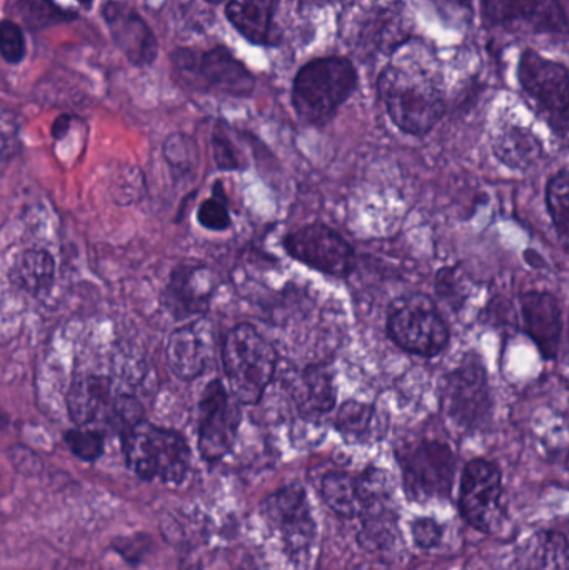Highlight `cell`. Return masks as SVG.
<instances>
[{
	"instance_id": "obj_28",
	"label": "cell",
	"mask_w": 569,
	"mask_h": 570,
	"mask_svg": "<svg viewBox=\"0 0 569 570\" xmlns=\"http://www.w3.org/2000/svg\"><path fill=\"white\" fill-rule=\"evenodd\" d=\"M567 539L553 532L538 535L528 552L531 570H560L567 568Z\"/></svg>"
},
{
	"instance_id": "obj_40",
	"label": "cell",
	"mask_w": 569,
	"mask_h": 570,
	"mask_svg": "<svg viewBox=\"0 0 569 570\" xmlns=\"http://www.w3.org/2000/svg\"><path fill=\"white\" fill-rule=\"evenodd\" d=\"M7 424H9V417L0 411V429L7 428Z\"/></svg>"
},
{
	"instance_id": "obj_3",
	"label": "cell",
	"mask_w": 569,
	"mask_h": 570,
	"mask_svg": "<svg viewBox=\"0 0 569 570\" xmlns=\"http://www.w3.org/2000/svg\"><path fill=\"white\" fill-rule=\"evenodd\" d=\"M356 86V69L344 57L313 60L300 70L294 80V110L303 122L324 126L333 119Z\"/></svg>"
},
{
	"instance_id": "obj_12",
	"label": "cell",
	"mask_w": 569,
	"mask_h": 570,
	"mask_svg": "<svg viewBox=\"0 0 569 570\" xmlns=\"http://www.w3.org/2000/svg\"><path fill=\"white\" fill-rule=\"evenodd\" d=\"M174 59L189 82L199 89L246 97L256 86L253 73L223 47H216L203 53L179 50Z\"/></svg>"
},
{
	"instance_id": "obj_2",
	"label": "cell",
	"mask_w": 569,
	"mask_h": 570,
	"mask_svg": "<svg viewBox=\"0 0 569 570\" xmlns=\"http://www.w3.org/2000/svg\"><path fill=\"white\" fill-rule=\"evenodd\" d=\"M127 465L144 481L180 484L190 469V449L179 432L140 421L122 432Z\"/></svg>"
},
{
	"instance_id": "obj_22",
	"label": "cell",
	"mask_w": 569,
	"mask_h": 570,
	"mask_svg": "<svg viewBox=\"0 0 569 570\" xmlns=\"http://www.w3.org/2000/svg\"><path fill=\"white\" fill-rule=\"evenodd\" d=\"M277 2L279 0H229L227 19L251 42L271 43Z\"/></svg>"
},
{
	"instance_id": "obj_35",
	"label": "cell",
	"mask_w": 569,
	"mask_h": 570,
	"mask_svg": "<svg viewBox=\"0 0 569 570\" xmlns=\"http://www.w3.org/2000/svg\"><path fill=\"white\" fill-rule=\"evenodd\" d=\"M20 149L19 122L10 112H0V163L16 156Z\"/></svg>"
},
{
	"instance_id": "obj_26",
	"label": "cell",
	"mask_w": 569,
	"mask_h": 570,
	"mask_svg": "<svg viewBox=\"0 0 569 570\" xmlns=\"http://www.w3.org/2000/svg\"><path fill=\"white\" fill-rule=\"evenodd\" d=\"M321 495L331 511L344 519L356 518L360 512L357 501L356 478L346 472H330L323 479Z\"/></svg>"
},
{
	"instance_id": "obj_8",
	"label": "cell",
	"mask_w": 569,
	"mask_h": 570,
	"mask_svg": "<svg viewBox=\"0 0 569 570\" xmlns=\"http://www.w3.org/2000/svg\"><path fill=\"white\" fill-rule=\"evenodd\" d=\"M524 92L537 104L555 132L567 137L569 122L568 70L561 63L527 50L518 69Z\"/></svg>"
},
{
	"instance_id": "obj_15",
	"label": "cell",
	"mask_w": 569,
	"mask_h": 570,
	"mask_svg": "<svg viewBox=\"0 0 569 570\" xmlns=\"http://www.w3.org/2000/svg\"><path fill=\"white\" fill-rule=\"evenodd\" d=\"M413 17L401 2L364 12L354 26V47L363 53H393L410 42Z\"/></svg>"
},
{
	"instance_id": "obj_9",
	"label": "cell",
	"mask_w": 569,
	"mask_h": 570,
	"mask_svg": "<svg viewBox=\"0 0 569 570\" xmlns=\"http://www.w3.org/2000/svg\"><path fill=\"white\" fill-rule=\"evenodd\" d=\"M241 419L239 401L219 379L209 382L199 402V451L204 461L214 464L233 451Z\"/></svg>"
},
{
	"instance_id": "obj_21",
	"label": "cell",
	"mask_w": 569,
	"mask_h": 570,
	"mask_svg": "<svg viewBox=\"0 0 569 570\" xmlns=\"http://www.w3.org/2000/svg\"><path fill=\"white\" fill-rule=\"evenodd\" d=\"M112 402L109 381L102 377L76 379L67 395L70 417L79 428L92 424L100 415L107 421Z\"/></svg>"
},
{
	"instance_id": "obj_4",
	"label": "cell",
	"mask_w": 569,
	"mask_h": 570,
	"mask_svg": "<svg viewBox=\"0 0 569 570\" xmlns=\"http://www.w3.org/2000/svg\"><path fill=\"white\" fill-rule=\"evenodd\" d=\"M223 364L234 397L254 405L273 382L277 352L254 325L239 324L224 338Z\"/></svg>"
},
{
	"instance_id": "obj_20",
	"label": "cell",
	"mask_w": 569,
	"mask_h": 570,
	"mask_svg": "<svg viewBox=\"0 0 569 570\" xmlns=\"http://www.w3.org/2000/svg\"><path fill=\"white\" fill-rule=\"evenodd\" d=\"M291 394L304 417H321L336 405V385L330 368L311 365L291 381Z\"/></svg>"
},
{
	"instance_id": "obj_41",
	"label": "cell",
	"mask_w": 569,
	"mask_h": 570,
	"mask_svg": "<svg viewBox=\"0 0 569 570\" xmlns=\"http://www.w3.org/2000/svg\"><path fill=\"white\" fill-rule=\"evenodd\" d=\"M77 2L82 3V6L89 7L92 3V0H77Z\"/></svg>"
},
{
	"instance_id": "obj_34",
	"label": "cell",
	"mask_w": 569,
	"mask_h": 570,
	"mask_svg": "<svg viewBox=\"0 0 569 570\" xmlns=\"http://www.w3.org/2000/svg\"><path fill=\"white\" fill-rule=\"evenodd\" d=\"M213 150L214 160H216L217 167L223 170H237L244 169L243 157H241L239 150L234 146L233 140L226 136V134L214 132L213 136Z\"/></svg>"
},
{
	"instance_id": "obj_18",
	"label": "cell",
	"mask_w": 569,
	"mask_h": 570,
	"mask_svg": "<svg viewBox=\"0 0 569 570\" xmlns=\"http://www.w3.org/2000/svg\"><path fill=\"white\" fill-rule=\"evenodd\" d=\"M102 13L114 42L130 63L144 67L156 60L159 50L156 36L136 10L127 3L109 2L104 6Z\"/></svg>"
},
{
	"instance_id": "obj_39",
	"label": "cell",
	"mask_w": 569,
	"mask_h": 570,
	"mask_svg": "<svg viewBox=\"0 0 569 570\" xmlns=\"http://www.w3.org/2000/svg\"><path fill=\"white\" fill-rule=\"evenodd\" d=\"M296 3L297 9H317V7L323 6L327 0H293Z\"/></svg>"
},
{
	"instance_id": "obj_10",
	"label": "cell",
	"mask_w": 569,
	"mask_h": 570,
	"mask_svg": "<svg viewBox=\"0 0 569 570\" xmlns=\"http://www.w3.org/2000/svg\"><path fill=\"white\" fill-rule=\"evenodd\" d=\"M261 512L293 558L307 554L316 539V522L304 488L293 484L279 489L263 502Z\"/></svg>"
},
{
	"instance_id": "obj_24",
	"label": "cell",
	"mask_w": 569,
	"mask_h": 570,
	"mask_svg": "<svg viewBox=\"0 0 569 570\" xmlns=\"http://www.w3.org/2000/svg\"><path fill=\"white\" fill-rule=\"evenodd\" d=\"M336 429L344 439L360 444L380 441L384 435L383 419L376 407L357 401H346L341 405Z\"/></svg>"
},
{
	"instance_id": "obj_29",
	"label": "cell",
	"mask_w": 569,
	"mask_h": 570,
	"mask_svg": "<svg viewBox=\"0 0 569 570\" xmlns=\"http://www.w3.org/2000/svg\"><path fill=\"white\" fill-rule=\"evenodd\" d=\"M17 12L29 29L39 30L69 20L70 16L50 0H20Z\"/></svg>"
},
{
	"instance_id": "obj_38",
	"label": "cell",
	"mask_w": 569,
	"mask_h": 570,
	"mask_svg": "<svg viewBox=\"0 0 569 570\" xmlns=\"http://www.w3.org/2000/svg\"><path fill=\"white\" fill-rule=\"evenodd\" d=\"M70 127V117L69 116H60L57 117L56 122L52 126V136L53 139H62L66 136L67 130Z\"/></svg>"
},
{
	"instance_id": "obj_11",
	"label": "cell",
	"mask_w": 569,
	"mask_h": 570,
	"mask_svg": "<svg viewBox=\"0 0 569 570\" xmlns=\"http://www.w3.org/2000/svg\"><path fill=\"white\" fill-rule=\"evenodd\" d=\"M284 249L293 259L326 276H350L354 269V250L336 230L323 224H310L284 239Z\"/></svg>"
},
{
	"instance_id": "obj_32",
	"label": "cell",
	"mask_w": 569,
	"mask_h": 570,
	"mask_svg": "<svg viewBox=\"0 0 569 570\" xmlns=\"http://www.w3.org/2000/svg\"><path fill=\"white\" fill-rule=\"evenodd\" d=\"M196 153L197 149L193 140L183 136V134H174L164 144V156H166L170 167H176V169L189 170L190 167H194Z\"/></svg>"
},
{
	"instance_id": "obj_17",
	"label": "cell",
	"mask_w": 569,
	"mask_h": 570,
	"mask_svg": "<svg viewBox=\"0 0 569 570\" xmlns=\"http://www.w3.org/2000/svg\"><path fill=\"white\" fill-rule=\"evenodd\" d=\"M216 288L217 279L213 271L204 266L183 264L170 276L164 292V304L177 321H186L207 312Z\"/></svg>"
},
{
	"instance_id": "obj_37",
	"label": "cell",
	"mask_w": 569,
	"mask_h": 570,
	"mask_svg": "<svg viewBox=\"0 0 569 570\" xmlns=\"http://www.w3.org/2000/svg\"><path fill=\"white\" fill-rule=\"evenodd\" d=\"M436 291L444 301H461L463 297V276L457 269L440 271L436 277Z\"/></svg>"
},
{
	"instance_id": "obj_27",
	"label": "cell",
	"mask_w": 569,
	"mask_h": 570,
	"mask_svg": "<svg viewBox=\"0 0 569 570\" xmlns=\"http://www.w3.org/2000/svg\"><path fill=\"white\" fill-rule=\"evenodd\" d=\"M547 206L555 229L567 247L569 237V173L567 167L558 170L548 183Z\"/></svg>"
},
{
	"instance_id": "obj_13",
	"label": "cell",
	"mask_w": 569,
	"mask_h": 570,
	"mask_svg": "<svg viewBox=\"0 0 569 570\" xmlns=\"http://www.w3.org/2000/svg\"><path fill=\"white\" fill-rule=\"evenodd\" d=\"M501 471L494 462H468L461 479L460 509L471 528L491 532L501 515Z\"/></svg>"
},
{
	"instance_id": "obj_1",
	"label": "cell",
	"mask_w": 569,
	"mask_h": 570,
	"mask_svg": "<svg viewBox=\"0 0 569 570\" xmlns=\"http://www.w3.org/2000/svg\"><path fill=\"white\" fill-rule=\"evenodd\" d=\"M380 94L393 122L411 136H426L447 110L436 72L418 60L391 62L381 73Z\"/></svg>"
},
{
	"instance_id": "obj_30",
	"label": "cell",
	"mask_w": 569,
	"mask_h": 570,
	"mask_svg": "<svg viewBox=\"0 0 569 570\" xmlns=\"http://www.w3.org/2000/svg\"><path fill=\"white\" fill-rule=\"evenodd\" d=\"M67 448L80 461L94 462L102 455L104 435L90 429H70L63 434Z\"/></svg>"
},
{
	"instance_id": "obj_14",
	"label": "cell",
	"mask_w": 569,
	"mask_h": 570,
	"mask_svg": "<svg viewBox=\"0 0 569 570\" xmlns=\"http://www.w3.org/2000/svg\"><path fill=\"white\" fill-rule=\"evenodd\" d=\"M490 26L533 33H565L568 20L558 0H483Z\"/></svg>"
},
{
	"instance_id": "obj_33",
	"label": "cell",
	"mask_w": 569,
	"mask_h": 570,
	"mask_svg": "<svg viewBox=\"0 0 569 570\" xmlns=\"http://www.w3.org/2000/svg\"><path fill=\"white\" fill-rule=\"evenodd\" d=\"M0 56L10 63H19L26 56L22 29L10 20L0 22Z\"/></svg>"
},
{
	"instance_id": "obj_42",
	"label": "cell",
	"mask_w": 569,
	"mask_h": 570,
	"mask_svg": "<svg viewBox=\"0 0 569 570\" xmlns=\"http://www.w3.org/2000/svg\"><path fill=\"white\" fill-rule=\"evenodd\" d=\"M207 2L219 3L223 2V0H207Z\"/></svg>"
},
{
	"instance_id": "obj_23",
	"label": "cell",
	"mask_w": 569,
	"mask_h": 570,
	"mask_svg": "<svg viewBox=\"0 0 569 570\" xmlns=\"http://www.w3.org/2000/svg\"><path fill=\"white\" fill-rule=\"evenodd\" d=\"M493 153L510 169L528 170L543 159L545 147L527 127L508 126L494 137Z\"/></svg>"
},
{
	"instance_id": "obj_7",
	"label": "cell",
	"mask_w": 569,
	"mask_h": 570,
	"mask_svg": "<svg viewBox=\"0 0 569 570\" xmlns=\"http://www.w3.org/2000/svg\"><path fill=\"white\" fill-rule=\"evenodd\" d=\"M398 461L411 501L426 502L451 494L457 458L450 445L436 441L418 442L401 449Z\"/></svg>"
},
{
	"instance_id": "obj_19",
	"label": "cell",
	"mask_w": 569,
	"mask_h": 570,
	"mask_svg": "<svg viewBox=\"0 0 569 570\" xmlns=\"http://www.w3.org/2000/svg\"><path fill=\"white\" fill-rule=\"evenodd\" d=\"M524 331L533 338L545 358H555L560 351L563 317L558 298L548 292H524L520 297Z\"/></svg>"
},
{
	"instance_id": "obj_5",
	"label": "cell",
	"mask_w": 569,
	"mask_h": 570,
	"mask_svg": "<svg viewBox=\"0 0 569 570\" xmlns=\"http://www.w3.org/2000/svg\"><path fill=\"white\" fill-rule=\"evenodd\" d=\"M387 334L398 347L423 357L441 354L450 342L447 322L424 294L403 295L394 302Z\"/></svg>"
},
{
	"instance_id": "obj_6",
	"label": "cell",
	"mask_w": 569,
	"mask_h": 570,
	"mask_svg": "<svg viewBox=\"0 0 569 570\" xmlns=\"http://www.w3.org/2000/svg\"><path fill=\"white\" fill-rule=\"evenodd\" d=\"M443 411L447 417L461 431H477L491 417L490 382L483 362L474 354L450 372L444 382Z\"/></svg>"
},
{
	"instance_id": "obj_36",
	"label": "cell",
	"mask_w": 569,
	"mask_h": 570,
	"mask_svg": "<svg viewBox=\"0 0 569 570\" xmlns=\"http://www.w3.org/2000/svg\"><path fill=\"white\" fill-rule=\"evenodd\" d=\"M414 542L418 548L433 549L443 541L444 531L436 519L420 518L411 524Z\"/></svg>"
},
{
	"instance_id": "obj_31",
	"label": "cell",
	"mask_w": 569,
	"mask_h": 570,
	"mask_svg": "<svg viewBox=\"0 0 569 570\" xmlns=\"http://www.w3.org/2000/svg\"><path fill=\"white\" fill-rule=\"evenodd\" d=\"M197 220L200 226L214 233H223L230 227V214L227 204L224 203L220 193H214L210 199L204 200L197 210Z\"/></svg>"
},
{
	"instance_id": "obj_16",
	"label": "cell",
	"mask_w": 569,
	"mask_h": 570,
	"mask_svg": "<svg viewBox=\"0 0 569 570\" xmlns=\"http://www.w3.org/2000/svg\"><path fill=\"white\" fill-rule=\"evenodd\" d=\"M214 342V327L207 318H197L176 328L167 342L170 371L183 381L199 377L213 361Z\"/></svg>"
},
{
	"instance_id": "obj_25",
	"label": "cell",
	"mask_w": 569,
	"mask_h": 570,
	"mask_svg": "<svg viewBox=\"0 0 569 570\" xmlns=\"http://www.w3.org/2000/svg\"><path fill=\"white\" fill-rule=\"evenodd\" d=\"M12 279L27 294L39 297L52 288L56 281V263L47 250H23L13 264Z\"/></svg>"
}]
</instances>
